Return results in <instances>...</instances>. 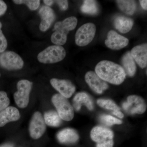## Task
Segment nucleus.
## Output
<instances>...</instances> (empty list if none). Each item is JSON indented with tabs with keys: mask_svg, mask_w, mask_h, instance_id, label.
<instances>
[{
	"mask_svg": "<svg viewBox=\"0 0 147 147\" xmlns=\"http://www.w3.org/2000/svg\"><path fill=\"white\" fill-rule=\"evenodd\" d=\"M20 117L17 108L13 106L7 107L0 113V127L4 126L10 122L18 120Z\"/></svg>",
	"mask_w": 147,
	"mask_h": 147,
	"instance_id": "nucleus-18",
	"label": "nucleus"
},
{
	"mask_svg": "<svg viewBox=\"0 0 147 147\" xmlns=\"http://www.w3.org/2000/svg\"><path fill=\"white\" fill-rule=\"evenodd\" d=\"M1 73H0V77H1Z\"/></svg>",
	"mask_w": 147,
	"mask_h": 147,
	"instance_id": "nucleus-36",
	"label": "nucleus"
},
{
	"mask_svg": "<svg viewBox=\"0 0 147 147\" xmlns=\"http://www.w3.org/2000/svg\"><path fill=\"white\" fill-rule=\"evenodd\" d=\"M13 2L17 5H26L30 10L32 11L37 9L40 4L39 0H14Z\"/></svg>",
	"mask_w": 147,
	"mask_h": 147,
	"instance_id": "nucleus-25",
	"label": "nucleus"
},
{
	"mask_svg": "<svg viewBox=\"0 0 147 147\" xmlns=\"http://www.w3.org/2000/svg\"><path fill=\"white\" fill-rule=\"evenodd\" d=\"M52 101L62 120L67 121L72 120L74 117V110L67 98L60 94H57L53 96Z\"/></svg>",
	"mask_w": 147,
	"mask_h": 147,
	"instance_id": "nucleus-4",
	"label": "nucleus"
},
{
	"mask_svg": "<svg viewBox=\"0 0 147 147\" xmlns=\"http://www.w3.org/2000/svg\"><path fill=\"white\" fill-rule=\"evenodd\" d=\"M66 51L61 46L53 45L45 48L37 56L40 62L44 64L57 63L62 61L66 56Z\"/></svg>",
	"mask_w": 147,
	"mask_h": 147,
	"instance_id": "nucleus-3",
	"label": "nucleus"
},
{
	"mask_svg": "<svg viewBox=\"0 0 147 147\" xmlns=\"http://www.w3.org/2000/svg\"><path fill=\"white\" fill-rule=\"evenodd\" d=\"M114 133L110 129L102 126H96L92 129L90 137L96 144H100L113 140Z\"/></svg>",
	"mask_w": 147,
	"mask_h": 147,
	"instance_id": "nucleus-13",
	"label": "nucleus"
},
{
	"mask_svg": "<svg viewBox=\"0 0 147 147\" xmlns=\"http://www.w3.org/2000/svg\"><path fill=\"white\" fill-rule=\"evenodd\" d=\"M96 32V28L94 24L88 23L82 25L76 32L75 43L80 47L88 45L94 38Z\"/></svg>",
	"mask_w": 147,
	"mask_h": 147,
	"instance_id": "nucleus-6",
	"label": "nucleus"
},
{
	"mask_svg": "<svg viewBox=\"0 0 147 147\" xmlns=\"http://www.w3.org/2000/svg\"><path fill=\"white\" fill-rule=\"evenodd\" d=\"M43 2L47 6H51L53 3H54V1H51V0H44L43 1Z\"/></svg>",
	"mask_w": 147,
	"mask_h": 147,
	"instance_id": "nucleus-34",
	"label": "nucleus"
},
{
	"mask_svg": "<svg viewBox=\"0 0 147 147\" xmlns=\"http://www.w3.org/2000/svg\"><path fill=\"white\" fill-rule=\"evenodd\" d=\"M113 115L115 116H117L118 117L121 119H123L124 117V115L123 113H121L120 110H115V111H113Z\"/></svg>",
	"mask_w": 147,
	"mask_h": 147,
	"instance_id": "nucleus-32",
	"label": "nucleus"
},
{
	"mask_svg": "<svg viewBox=\"0 0 147 147\" xmlns=\"http://www.w3.org/2000/svg\"><path fill=\"white\" fill-rule=\"evenodd\" d=\"M0 65L7 70H18L23 68L24 62L16 53L7 51L0 55Z\"/></svg>",
	"mask_w": 147,
	"mask_h": 147,
	"instance_id": "nucleus-7",
	"label": "nucleus"
},
{
	"mask_svg": "<svg viewBox=\"0 0 147 147\" xmlns=\"http://www.w3.org/2000/svg\"><path fill=\"white\" fill-rule=\"evenodd\" d=\"M85 79L90 88L98 94H101L109 88L106 82L100 79L94 71L87 72L85 75Z\"/></svg>",
	"mask_w": 147,
	"mask_h": 147,
	"instance_id": "nucleus-11",
	"label": "nucleus"
},
{
	"mask_svg": "<svg viewBox=\"0 0 147 147\" xmlns=\"http://www.w3.org/2000/svg\"><path fill=\"white\" fill-rule=\"evenodd\" d=\"M100 119L102 123L108 126H112L115 124L120 125L122 123V121L121 120L109 115H102L100 116Z\"/></svg>",
	"mask_w": 147,
	"mask_h": 147,
	"instance_id": "nucleus-26",
	"label": "nucleus"
},
{
	"mask_svg": "<svg viewBox=\"0 0 147 147\" xmlns=\"http://www.w3.org/2000/svg\"><path fill=\"white\" fill-rule=\"evenodd\" d=\"M140 4L142 8L145 10H147V1L146 0H142V1H139Z\"/></svg>",
	"mask_w": 147,
	"mask_h": 147,
	"instance_id": "nucleus-33",
	"label": "nucleus"
},
{
	"mask_svg": "<svg viewBox=\"0 0 147 147\" xmlns=\"http://www.w3.org/2000/svg\"><path fill=\"white\" fill-rule=\"evenodd\" d=\"M38 12L41 18V22L39 25L40 30L42 32L46 31L55 20V12L50 7L44 5L40 7Z\"/></svg>",
	"mask_w": 147,
	"mask_h": 147,
	"instance_id": "nucleus-14",
	"label": "nucleus"
},
{
	"mask_svg": "<svg viewBox=\"0 0 147 147\" xmlns=\"http://www.w3.org/2000/svg\"><path fill=\"white\" fill-rule=\"evenodd\" d=\"M10 100L5 92L0 91V113L8 107Z\"/></svg>",
	"mask_w": 147,
	"mask_h": 147,
	"instance_id": "nucleus-27",
	"label": "nucleus"
},
{
	"mask_svg": "<svg viewBox=\"0 0 147 147\" xmlns=\"http://www.w3.org/2000/svg\"><path fill=\"white\" fill-rule=\"evenodd\" d=\"M117 4L122 11L128 15H133L136 9V4L134 1H116Z\"/></svg>",
	"mask_w": 147,
	"mask_h": 147,
	"instance_id": "nucleus-22",
	"label": "nucleus"
},
{
	"mask_svg": "<svg viewBox=\"0 0 147 147\" xmlns=\"http://www.w3.org/2000/svg\"><path fill=\"white\" fill-rule=\"evenodd\" d=\"M43 118L45 124L49 126L58 127L62 123V119L58 113L54 110L45 112Z\"/></svg>",
	"mask_w": 147,
	"mask_h": 147,
	"instance_id": "nucleus-21",
	"label": "nucleus"
},
{
	"mask_svg": "<svg viewBox=\"0 0 147 147\" xmlns=\"http://www.w3.org/2000/svg\"><path fill=\"white\" fill-rule=\"evenodd\" d=\"M97 103L100 107L107 110H113V111L120 110L115 102L110 99H98Z\"/></svg>",
	"mask_w": 147,
	"mask_h": 147,
	"instance_id": "nucleus-24",
	"label": "nucleus"
},
{
	"mask_svg": "<svg viewBox=\"0 0 147 147\" xmlns=\"http://www.w3.org/2000/svg\"><path fill=\"white\" fill-rule=\"evenodd\" d=\"M81 9L83 13L92 15L96 14L98 10L96 2L92 0L84 1Z\"/></svg>",
	"mask_w": 147,
	"mask_h": 147,
	"instance_id": "nucleus-23",
	"label": "nucleus"
},
{
	"mask_svg": "<svg viewBox=\"0 0 147 147\" xmlns=\"http://www.w3.org/2000/svg\"><path fill=\"white\" fill-rule=\"evenodd\" d=\"M32 84V82L27 80H21L17 83L18 90L13 94V98L19 108H25L28 105Z\"/></svg>",
	"mask_w": 147,
	"mask_h": 147,
	"instance_id": "nucleus-5",
	"label": "nucleus"
},
{
	"mask_svg": "<svg viewBox=\"0 0 147 147\" xmlns=\"http://www.w3.org/2000/svg\"><path fill=\"white\" fill-rule=\"evenodd\" d=\"M46 124L42 114L35 112L32 116L29 125L30 136L32 139H38L44 134Z\"/></svg>",
	"mask_w": 147,
	"mask_h": 147,
	"instance_id": "nucleus-9",
	"label": "nucleus"
},
{
	"mask_svg": "<svg viewBox=\"0 0 147 147\" xmlns=\"http://www.w3.org/2000/svg\"><path fill=\"white\" fill-rule=\"evenodd\" d=\"M127 101L123 102L122 107L130 115L142 114L147 109V105L144 99L137 95H130L127 98Z\"/></svg>",
	"mask_w": 147,
	"mask_h": 147,
	"instance_id": "nucleus-8",
	"label": "nucleus"
},
{
	"mask_svg": "<svg viewBox=\"0 0 147 147\" xmlns=\"http://www.w3.org/2000/svg\"><path fill=\"white\" fill-rule=\"evenodd\" d=\"M54 2L57 4L61 10H66L68 8V2L67 1H65V0L54 1Z\"/></svg>",
	"mask_w": 147,
	"mask_h": 147,
	"instance_id": "nucleus-29",
	"label": "nucleus"
},
{
	"mask_svg": "<svg viewBox=\"0 0 147 147\" xmlns=\"http://www.w3.org/2000/svg\"><path fill=\"white\" fill-rule=\"evenodd\" d=\"M131 57L142 68L146 67L147 65V45L146 44L137 45L130 52Z\"/></svg>",
	"mask_w": 147,
	"mask_h": 147,
	"instance_id": "nucleus-15",
	"label": "nucleus"
},
{
	"mask_svg": "<svg viewBox=\"0 0 147 147\" xmlns=\"http://www.w3.org/2000/svg\"><path fill=\"white\" fill-rule=\"evenodd\" d=\"M121 63L126 74L130 77L134 76L136 72V65L130 52L128 51L123 55Z\"/></svg>",
	"mask_w": 147,
	"mask_h": 147,
	"instance_id": "nucleus-20",
	"label": "nucleus"
},
{
	"mask_svg": "<svg viewBox=\"0 0 147 147\" xmlns=\"http://www.w3.org/2000/svg\"><path fill=\"white\" fill-rule=\"evenodd\" d=\"M77 23V18L74 16L68 17L63 21L56 23L53 29L54 32L51 36L52 42L55 45H64L67 40L69 32L76 28Z\"/></svg>",
	"mask_w": 147,
	"mask_h": 147,
	"instance_id": "nucleus-2",
	"label": "nucleus"
},
{
	"mask_svg": "<svg viewBox=\"0 0 147 147\" xmlns=\"http://www.w3.org/2000/svg\"><path fill=\"white\" fill-rule=\"evenodd\" d=\"M73 107L76 111L80 110L82 105L86 106L90 110H93L94 107L91 98L84 92L76 94L73 98Z\"/></svg>",
	"mask_w": 147,
	"mask_h": 147,
	"instance_id": "nucleus-17",
	"label": "nucleus"
},
{
	"mask_svg": "<svg viewBox=\"0 0 147 147\" xmlns=\"http://www.w3.org/2000/svg\"><path fill=\"white\" fill-rule=\"evenodd\" d=\"M105 43L107 47L112 50H119L128 45L129 40L115 31L110 30L108 32Z\"/></svg>",
	"mask_w": 147,
	"mask_h": 147,
	"instance_id": "nucleus-12",
	"label": "nucleus"
},
{
	"mask_svg": "<svg viewBox=\"0 0 147 147\" xmlns=\"http://www.w3.org/2000/svg\"><path fill=\"white\" fill-rule=\"evenodd\" d=\"M113 146L114 141L111 140L100 144H96V147H113Z\"/></svg>",
	"mask_w": 147,
	"mask_h": 147,
	"instance_id": "nucleus-30",
	"label": "nucleus"
},
{
	"mask_svg": "<svg viewBox=\"0 0 147 147\" xmlns=\"http://www.w3.org/2000/svg\"><path fill=\"white\" fill-rule=\"evenodd\" d=\"M7 9V5L4 1L0 0V16H2Z\"/></svg>",
	"mask_w": 147,
	"mask_h": 147,
	"instance_id": "nucleus-31",
	"label": "nucleus"
},
{
	"mask_svg": "<svg viewBox=\"0 0 147 147\" xmlns=\"http://www.w3.org/2000/svg\"><path fill=\"white\" fill-rule=\"evenodd\" d=\"M50 82L60 94L67 98L71 97L76 90V87L69 80L53 78L50 80Z\"/></svg>",
	"mask_w": 147,
	"mask_h": 147,
	"instance_id": "nucleus-10",
	"label": "nucleus"
},
{
	"mask_svg": "<svg viewBox=\"0 0 147 147\" xmlns=\"http://www.w3.org/2000/svg\"><path fill=\"white\" fill-rule=\"evenodd\" d=\"M2 24L0 22V53L4 52L7 46V40L2 31Z\"/></svg>",
	"mask_w": 147,
	"mask_h": 147,
	"instance_id": "nucleus-28",
	"label": "nucleus"
},
{
	"mask_svg": "<svg viewBox=\"0 0 147 147\" xmlns=\"http://www.w3.org/2000/svg\"><path fill=\"white\" fill-rule=\"evenodd\" d=\"M58 141L63 144H73L79 139V135L75 129L71 128H65L59 131L57 135Z\"/></svg>",
	"mask_w": 147,
	"mask_h": 147,
	"instance_id": "nucleus-16",
	"label": "nucleus"
},
{
	"mask_svg": "<svg viewBox=\"0 0 147 147\" xmlns=\"http://www.w3.org/2000/svg\"><path fill=\"white\" fill-rule=\"evenodd\" d=\"M95 70L103 81L114 85L121 84L126 78V74L122 67L111 61H101L96 65Z\"/></svg>",
	"mask_w": 147,
	"mask_h": 147,
	"instance_id": "nucleus-1",
	"label": "nucleus"
},
{
	"mask_svg": "<svg viewBox=\"0 0 147 147\" xmlns=\"http://www.w3.org/2000/svg\"><path fill=\"white\" fill-rule=\"evenodd\" d=\"M13 144H10V143H7V144H4L1 145L0 147H13Z\"/></svg>",
	"mask_w": 147,
	"mask_h": 147,
	"instance_id": "nucleus-35",
	"label": "nucleus"
},
{
	"mask_svg": "<svg viewBox=\"0 0 147 147\" xmlns=\"http://www.w3.org/2000/svg\"><path fill=\"white\" fill-rule=\"evenodd\" d=\"M133 24V20L124 16H118L114 21L115 28L121 33L125 34L130 31Z\"/></svg>",
	"mask_w": 147,
	"mask_h": 147,
	"instance_id": "nucleus-19",
	"label": "nucleus"
}]
</instances>
